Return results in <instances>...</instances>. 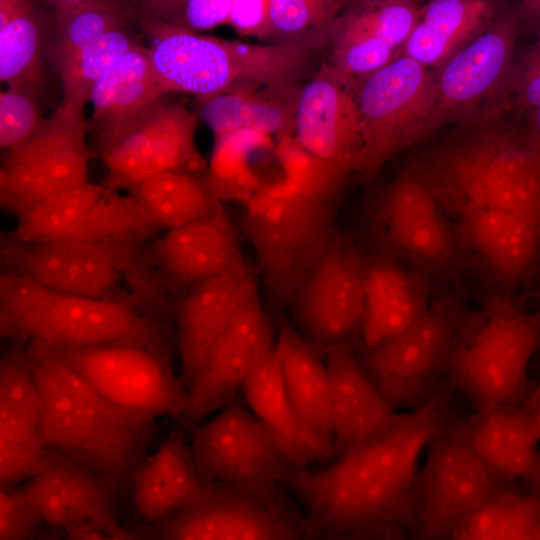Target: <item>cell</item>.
I'll return each mask as SVG.
<instances>
[{"instance_id": "cell-19", "label": "cell", "mask_w": 540, "mask_h": 540, "mask_svg": "<svg viewBox=\"0 0 540 540\" xmlns=\"http://www.w3.org/2000/svg\"><path fill=\"white\" fill-rule=\"evenodd\" d=\"M199 117L181 100L167 96L103 160L104 186L119 191L169 170L209 173L195 134Z\"/></svg>"}, {"instance_id": "cell-35", "label": "cell", "mask_w": 540, "mask_h": 540, "mask_svg": "<svg viewBox=\"0 0 540 540\" xmlns=\"http://www.w3.org/2000/svg\"><path fill=\"white\" fill-rule=\"evenodd\" d=\"M489 0H433L420 7L399 55L426 67H441L498 14Z\"/></svg>"}, {"instance_id": "cell-6", "label": "cell", "mask_w": 540, "mask_h": 540, "mask_svg": "<svg viewBox=\"0 0 540 540\" xmlns=\"http://www.w3.org/2000/svg\"><path fill=\"white\" fill-rule=\"evenodd\" d=\"M148 243L27 242L6 233L0 238L1 274L61 293L127 302L169 318L174 306L156 283Z\"/></svg>"}, {"instance_id": "cell-43", "label": "cell", "mask_w": 540, "mask_h": 540, "mask_svg": "<svg viewBox=\"0 0 540 540\" xmlns=\"http://www.w3.org/2000/svg\"><path fill=\"white\" fill-rule=\"evenodd\" d=\"M272 147L270 136L239 130L214 136L209 182L218 199L246 202L263 185L251 171L253 155Z\"/></svg>"}, {"instance_id": "cell-51", "label": "cell", "mask_w": 540, "mask_h": 540, "mask_svg": "<svg viewBox=\"0 0 540 540\" xmlns=\"http://www.w3.org/2000/svg\"><path fill=\"white\" fill-rule=\"evenodd\" d=\"M227 25L239 35L269 41L268 0H233Z\"/></svg>"}, {"instance_id": "cell-34", "label": "cell", "mask_w": 540, "mask_h": 540, "mask_svg": "<svg viewBox=\"0 0 540 540\" xmlns=\"http://www.w3.org/2000/svg\"><path fill=\"white\" fill-rule=\"evenodd\" d=\"M289 398L304 422L332 441L329 373L324 354L285 318L274 344Z\"/></svg>"}, {"instance_id": "cell-42", "label": "cell", "mask_w": 540, "mask_h": 540, "mask_svg": "<svg viewBox=\"0 0 540 540\" xmlns=\"http://www.w3.org/2000/svg\"><path fill=\"white\" fill-rule=\"evenodd\" d=\"M104 190L87 182L59 192L16 216L10 234L27 242L69 240Z\"/></svg>"}, {"instance_id": "cell-9", "label": "cell", "mask_w": 540, "mask_h": 540, "mask_svg": "<svg viewBox=\"0 0 540 540\" xmlns=\"http://www.w3.org/2000/svg\"><path fill=\"white\" fill-rule=\"evenodd\" d=\"M369 248L423 276L434 291L461 290L470 271L435 197L406 167L372 198L366 220Z\"/></svg>"}, {"instance_id": "cell-48", "label": "cell", "mask_w": 540, "mask_h": 540, "mask_svg": "<svg viewBox=\"0 0 540 540\" xmlns=\"http://www.w3.org/2000/svg\"><path fill=\"white\" fill-rule=\"evenodd\" d=\"M63 458L47 449L41 441L0 440V486L18 487Z\"/></svg>"}, {"instance_id": "cell-24", "label": "cell", "mask_w": 540, "mask_h": 540, "mask_svg": "<svg viewBox=\"0 0 540 540\" xmlns=\"http://www.w3.org/2000/svg\"><path fill=\"white\" fill-rule=\"evenodd\" d=\"M419 10L410 0L347 2L329 24L325 61L357 80L370 75L399 56Z\"/></svg>"}, {"instance_id": "cell-55", "label": "cell", "mask_w": 540, "mask_h": 540, "mask_svg": "<svg viewBox=\"0 0 540 540\" xmlns=\"http://www.w3.org/2000/svg\"><path fill=\"white\" fill-rule=\"evenodd\" d=\"M523 407L529 426L537 441L540 442V385L533 390Z\"/></svg>"}, {"instance_id": "cell-39", "label": "cell", "mask_w": 540, "mask_h": 540, "mask_svg": "<svg viewBox=\"0 0 540 540\" xmlns=\"http://www.w3.org/2000/svg\"><path fill=\"white\" fill-rule=\"evenodd\" d=\"M15 343L0 361V440L41 441L40 397L27 348Z\"/></svg>"}, {"instance_id": "cell-20", "label": "cell", "mask_w": 540, "mask_h": 540, "mask_svg": "<svg viewBox=\"0 0 540 540\" xmlns=\"http://www.w3.org/2000/svg\"><path fill=\"white\" fill-rule=\"evenodd\" d=\"M274 332L259 294L238 312L224 332L203 371L188 389V402L178 417L194 429L241 393L260 363L274 349Z\"/></svg>"}, {"instance_id": "cell-16", "label": "cell", "mask_w": 540, "mask_h": 540, "mask_svg": "<svg viewBox=\"0 0 540 540\" xmlns=\"http://www.w3.org/2000/svg\"><path fill=\"white\" fill-rule=\"evenodd\" d=\"M367 248L336 228L289 306L294 325L322 353L356 340L363 314Z\"/></svg>"}, {"instance_id": "cell-17", "label": "cell", "mask_w": 540, "mask_h": 540, "mask_svg": "<svg viewBox=\"0 0 540 540\" xmlns=\"http://www.w3.org/2000/svg\"><path fill=\"white\" fill-rule=\"evenodd\" d=\"M145 540H307L304 515L221 484H202L182 509L148 525Z\"/></svg>"}, {"instance_id": "cell-21", "label": "cell", "mask_w": 540, "mask_h": 540, "mask_svg": "<svg viewBox=\"0 0 540 540\" xmlns=\"http://www.w3.org/2000/svg\"><path fill=\"white\" fill-rule=\"evenodd\" d=\"M147 257L158 287L174 306L193 287L244 259L222 202L209 214L149 242Z\"/></svg>"}, {"instance_id": "cell-40", "label": "cell", "mask_w": 540, "mask_h": 540, "mask_svg": "<svg viewBox=\"0 0 540 540\" xmlns=\"http://www.w3.org/2000/svg\"><path fill=\"white\" fill-rule=\"evenodd\" d=\"M138 24L114 29L67 59L56 71L61 80V103L83 109L90 102L92 90L111 66L130 49L144 44Z\"/></svg>"}, {"instance_id": "cell-29", "label": "cell", "mask_w": 540, "mask_h": 540, "mask_svg": "<svg viewBox=\"0 0 540 540\" xmlns=\"http://www.w3.org/2000/svg\"><path fill=\"white\" fill-rule=\"evenodd\" d=\"M323 354L330 381L335 458L384 429L399 412L362 369L354 343L334 345Z\"/></svg>"}, {"instance_id": "cell-56", "label": "cell", "mask_w": 540, "mask_h": 540, "mask_svg": "<svg viewBox=\"0 0 540 540\" xmlns=\"http://www.w3.org/2000/svg\"><path fill=\"white\" fill-rule=\"evenodd\" d=\"M28 0H0V29L14 20L25 8Z\"/></svg>"}, {"instance_id": "cell-8", "label": "cell", "mask_w": 540, "mask_h": 540, "mask_svg": "<svg viewBox=\"0 0 540 540\" xmlns=\"http://www.w3.org/2000/svg\"><path fill=\"white\" fill-rule=\"evenodd\" d=\"M338 201L301 193L278 178L244 202L243 231L275 308L289 306L327 247L337 228Z\"/></svg>"}, {"instance_id": "cell-14", "label": "cell", "mask_w": 540, "mask_h": 540, "mask_svg": "<svg viewBox=\"0 0 540 540\" xmlns=\"http://www.w3.org/2000/svg\"><path fill=\"white\" fill-rule=\"evenodd\" d=\"M451 421L431 441L421 463L410 523L413 540L450 539L464 520L511 486L482 462Z\"/></svg>"}, {"instance_id": "cell-52", "label": "cell", "mask_w": 540, "mask_h": 540, "mask_svg": "<svg viewBox=\"0 0 540 540\" xmlns=\"http://www.w3.org/2000/svg\"><path fill=\"white\" fill-rule=\"evenodd\" d=\"M135 533L128 531L118 520L95 522L65 533V540H134Z\"/></svg>"}, {"instance_id": "cell-53", "label": "cell", "mask_w": 540, "mask_h": 540, "mask_svg": "<svg viewBox=\"0 0 540 540\" xmlns=\"http://www.w3.org/2000/svg\"><path fill=\"white\" fill-rule=\"evenodd\" d=\"M406 531L403 528L391 527L336 533L308 540H413Z\"/></svg>"}, {"instance_id": "cell-45", "label": "cell", "mask_w": 540, "mask_h": 540, "mask_svg": "<svg viewBox=\"0 0 540 540\" xmlns=\"http://www.w3.org/2000/svg\"><path fill=\"white\" fill-rule=\"evenodd\" d=\"M346 4L340 0H268L269 41L288 42L322 29Z\"/></svg>"}, {"instance_id": "cell-46", "label": "cell", "mask_w": 540, "mask_h": 540, "mask_svg": "<svg viewBox=\"0 0 540 540\" xmlns=\"http://www.w3.org/2000/svg\"><path fill=\"white\" fill-rule=\"evenodd\" d=\"M233 0H143L133 2L136 17L198 32L227 24Z\"/></svg>"}, {"instance_id": "cell-5", "label": "cell", "mask_w": 540, "mask_h": 540, "mask_svg": "<svg viewBox=\"0 0 540 540\" xmlns=\"http://www.w3.org/2000/svg\"><path fill=\"white\" fill-rule=\"evenodd\" d=\"M1 336L51 349L132 343L171 356L168 319L130 303L76 296L0 275Z\"/></svg>"}, {"instance_id": "cell-28", "label": "cell", "mask_w": 540, "mask_h": 540, "mask_svg": "<svg viewBox=\"0 0 540 540\" xmlns=\"http://www.w3.org/2000/svg\"><path fill=\"white\" fill-rule=\"evenodd\" d=\"M44 522L67 533L95 522L116 521L121 494L101 474L67 458L18 486Z\"/></svg>"}, {"instance_id": "cell-47", "label": "cell", "mask_w": 540, "mask_h": 540, "mask_svg": "<svg viewBox=\"0 0 540 540\" xmlns=\"http://www.w3.org/2000/svg\"><path fill=\"white\" fill-rule=\"evenodd\" d=\"M44 118L38 98L20 89L8 87L0 93V147L8 151L25 143Z\"/></svg>"}, {"instance_id": "cell-58", "label": "cell", "mask_w": 540, "mask_h": 540, "mask_svg": "<svg viewBox=\"0 0 540 540\" xmlns=\"http://www.w3.org/2000/svg\"><path fill=\"white\" fill-rule=\"evenodd\" d=\"M527 127L540 149V108L526 112Z\"/></svg>"}, {"instance_id": "cell-26", "label": "cell", "mask_w": 540, "mask_h": 540, "mask_svg": "<svg viewBox=\"0 0 540 540\" xmlns=\"http://www.w3.org/2000/svg\"><path fill=\"white\" fill-rule=\"evenodd\" d=\"M168 95L153 72L147 46L141 44L126 52L91 93L88 132L94 152L102 158Z\"/></svg>"}, {"instance_id": "cell-57", "label": "cell", "mask_w": 540, "mask_h": 540, "mask_svg": "<svg viewBox=\"0 0 540 540\" xmlns=\"http://www.w3.org/2000/svg\"><path fill=\"white\" fill-rule=\"evenodd\" d=\"M528 492L540 498V449H538L533 470L525 481Z\"/></svg>"}, {"instance_id": "cell-50", "label": "cell", "mask_w": 540, "mask_h": 540, "mask_svg": "<svg viewBox=\"0 0 540 540\" xmlns=\"http://www.w3.org/2000/svg\"><path fill=\"white\" fill-rule=\"evenodd\" d=\"M508 90L515 94V103L521 111L540 108V34L515 62Z\"/></svg>"}, {"instance_id": "cell-4", "label": "cell", "mask_w": 540, "mask_h": 540, "mask_svg": "<svg viewBox=\"0 0 540 540\" xmlns=\"http://www.w3.org/2000/svg\"><path fill=\"white\" fill-rule=\"evenodd\" d=\"M160 85L205 99L237 88L302 83L328 43V26L298 39L252 44L137 17Z\"/></svg>"}, {"instance_id": "cell-15", "label": "cell", "mask_w": 540, "mask_h": 540, "mask_svg": "<svg viewBox=\"0 0 540 540\" xmlns=\"http://www.w3.org/2000/svg\"><path fill=\"white\" fill-rule=\"evenodd\" d=\"M84 110L60 103L0 172L2 207L16 216L64 190L87 183L91 149Z\"/></svg>"}, {"instance_id": "cell-2", "label": "cell", "mask_w": 540, "mask_h": 540, "mask_svg": "<svg viewBox=\"0 0 540 540\" xmlns=\"http://www.w3.org/2000/svg\"><path fill=\"white\" fill-rule=\"evenodd\" d=\"M406 168L453 220L498 209L540 227V149L527 125L502 111L469 119Z\"/></svg>"}, {"instance_id": "cell-37", "label": "cell", "mask_w": 540, "mask_h": 540, "mask_svg": "<svg viewBox=\"0 0 540 540\" xmlns=\"http://www.w3.org/2000/svg\"><path fill=\"white\" fill-rule=\"evenodd\" d=\"M126 191L165 230L191 223L222 202L210 185L209 173L187 170L159 173Z\"/></svg>"}, {"instance_id": "cell-31", "label": "cell", "mask_w": 540, "mask_h": 540, "mask_svg": "<svg viewBox=\"0 0 540 540\" xmlns=\"http://www.w3.org/2000/svg\"><path fill=\"white\" fill-rule=\"evenodd\" d=\"M241 395L295 467L334 458L333 443L314 432L294 408L274 349L243 385Z\"/></svg>"}, {"instance_id": "cell-13", "label": "cell", "mask_w": 540, "mask_h": 540, "mask_svg": "<svg viewBox=\"0 0 540 540\" xmlns=\"http://www.w3.org/2000/svg\"><path fill=\"white\" fill-rule=\"evenodd\" d=\"M44 348L67 363L100 396L121 410L155 419L171 417L177 420L187 406L188 390L180 375L174 372L171 356L149 347L111 343Z\"/></svg>"}, {"instance_id": "cell-41", "label": "cell", "mask_w": 540, "mask_h": 540, "mask_svg": "<svg viewBox=\"0 0 540 540\" xmlns=\"http://www.w3.org/2000/svg\"><path fill=\"white\" fill-rule=\"evenodd\" d=\"M162 227L130 195L105 187L69 240L145 243Z\"/></svg>"}, {"instance_id": "cell-30", "label": "cell", "mask_w": 540, "mask_h": 540, "mask_svg": "<svg viewBox=\"0 0 540 540\" xmlns=\"http://www.w3.org/2000/svg\"><path fill=\"white\" fill-rule=\"evenodd\" d=\"M451 426L482 462L503 482L526 481L539 443L523 405H496L475 409Z\"/></svg>"}, {"instance_id": "cell-59", "label": "cell", "mask_w": 540, "mask_h": 540, "mask_svg": "<svg viewBox=\"0 0 540 540\" xmlns=\"http://www.w3.org/2000/svg\"><path fill=\"white\" fill-rule=\"evenodd\" d=\"M32 540H65V533L62 530L47 526Z\"/></svg>"}, {"instance_id": "cell-22", "label": "cell", "mask_w": 540, "mask_h": 540, "mask_svg": "<svg viewBox=\"0 0 540 540\" xmlns=\"http://www.w3.org/2000/svg\"><path fill=\"white\" fill-rule=\"evenodd\" d=\"M452 226L470 271L483 276L492 292L508 294L540 276L539 226L498 209L468 212Z\"/></svg>"}, {"instance_id": "cell-32", "label": "cell", "mask_w": 540, "mask_h": 540, "mask_svg": "<svg viewBox=\"0 0 540 540\" xmlns=\"http://www.w3.org/2000/svg\"><path fill=\"white\" fill-rule=\"evenodd\" d=\"M303 83L231 89L201 99L198 117L214 136L253 130L277 139L294 136Z\"/></svg>"}, {"instance_id": "cell-44", "label": "cell", "mask_w": 540, "mask_h": 540, "mask_svg": "<svg viewBox=\"0 0 540 540\" xmlns=\"http://www.w3.org/2000/svg\"><path fill=\"white\" fill-rule=\"evenodd\" d=\"M540 498L511 486L464 520L450 537L468 540H532Z\"/></svg>"}, {"instance_id": "cell-23", "label": "cell", "mask_w": 540, "mask_h": 540, "mask_svg": "<svg viewBox=\"0 0 540 540\" xmlns=\"http://www.w3.org/2000/svg\"><path fill=\"white\" fill-rule=\"evenodd\" d=\"M257 294V273L243 259L196 285L176 303L174 334L179 375L187 390L240 309Z\"/></svg>"}, {"instance_id": "cell-62", "label": "cell", "mask_w": 540, "mask_h": 540, "mask_svg": "<svg viewBox=\"0 0 540 540\" xmlns=\"http://www.w3.org/2000/svg\"><path fill=\"white\" fill-rule=\"evenodd\" d=\"M448 540H468V539H465V538H461V537H452Z\"/></svg>"}, {"instance_id": "cell-33", "label": "cell", "mask_w": 540, "mask_h": 540, "mask_svg": "<svg viewBox=\"0 0 540 540\" xmlns=\"http://www.w3.org/2000/svg\"><path fill=\"white\" fill-rule=\"evenodd\" d=\"M201 486L189 443L173 431L143 459L130 493L137 513L150 525L186 506Z\"/></svg>"}, {"instance_id": "cell-27", "label": "cell", "mask_w": 540, "mask_h": 540, "mask_svg": "<svg viewBox=\"0 0 540 540\" xmlns=\"http://www.w3.org/2000/svg\"><path fill=\"white\" fill-rule=\"evenodd\" d=\"M423 276L395 257L367 247L364 303L357 351L375 348L398 335L436 296Z\"/></svg>"}, {"instance_id": "cell-49", "label": "cell", "mask_w": 540, "mask_h": 540, "mask_svg": "<svg viewBox=\"0 0 540 540\" xmlns=\"http://www.w3.org/2000/svg\"><path fill=\"white\" fill-rule=\"evenodd\" d=\"M47 526L19 487H0V540H32Z\"/></svg>"}, {"instance_id": "cell-10", "label": "cell", "mask_w": 540, "mask_h": 540, "mask_svg": "<svg viewBox=\"0 0 540 540\" xmlns=\"http://www.w3.org/2000/svg\"><path fill=\"white\" fill-rule=\"evenodd\" d=\"M469 312L462 291L442 292L398 335L356 350L362 369L394 410L421 407L444 384L453 342Z\"/></svg>"}, {"instance_id": "cell-11", "label": "cell", "mask_w": 540, "mask_h": 540, "mask_svg": "<svg viewBox=\"0 0 540 540\" xmlns=\"http://www.w3.org/2000/svg\"><path fill=\"white\" fill-rule=\"evenodd\" d=\"M357 103L364 138L359 169L363 177L374 176L444 121L436 77L403 55L357 80Z\"/></svg>"}, {"instance_id": "cell-54", "label": "cell", "mask_w": 540, "mask_h": 540, "mask_svg": "<svg viewBox=\"0 0 540 540\" xmlns=\"http://www.w3.org/2000/svg\"><path fill=\"white\" fill-rule=\"evenodd\" d=\"M520 19L521 29L531 30L535 35L540 34V0L520 1L515 7Z\"/></svg>"}, {"instance_id": "cell-36", "label": "cell", "mask_w": 540, "mask_h": 540, "mask_svg": "<svg viewBox=\"0 0 540 540\" xmlns=\"http://www.w3.org/2000/svg\"><path fill=\"white\" fill-rule=\"evenodd\" d=\"M45 57L57 70L67 59L100 36L137 24L133 2L119 0H53Z\"/></svg>"}, {"instance_id": "cell-12", "label": "cell", "mask_w": 540, "mask_h": 540, "mask_svg": "<svg viewBox=\"0 0 540 540\" xmlns=\"http://www.w3.org/2000/svg\"><path fill=\"white\" fill-rule=\"evenodd\" d=\"M191 457L202 484L237 489L265 504L297 468L249 409L241 393L193 429Z\"/></svg>"}, {"instance_id": "cell-1", "label": "cell", "mask_w": 540, "mask_h": 540, "mask_svg": "<svg viewBox=\"0 0 540 540\" xmlns=\"http://www.w3.org/2000/svg\"><path fill=\"white\" fill-rule=\"evenodd\" d=\"M445 383L421 407L399 412L369 439L318 469L296 468L285 484L305 510L308 539L381 528L410 532L421 463L452 420Z\"/></svg>"}, {"instance_id": "cell-7", "label": "cell", "mask_w": 540, "mask_h": 540, "mask_svg": "<svg viewBox=\"0 0 540 540\" xmlns=\"http://www.w3.org/2000/svg\"><path fill=\"white\" fill-rule=\"evenodd\" d=\"M539 347L540 310H524L510 295L491 292L460 327L444 381L475 409L523 405L533 392L528 367Z\"/></svg>"}, {"instance_id": "cell-60", "label": "cell", "mask_w": 540, "mask_h": 540, "mask_svg": "<svg viewBox=\"0 0 540 540\" xmlns=\"http://www.w3.org/2000/svg\"><path fill=\"white\" fill-rule=\"evenodd\" d=\"M532 540H540V504H539V509H538V514H537V519L535 523Z\"/></svg>"}, {"instance_id": "cell-18", "label": "cell", "mask_w": 540, "mask_h": 540, "mask_svg": "<svg viewBox=\"0 0 540 540\" xmlns=\"http://www.w3.org/2000/svg\"><path fill=\"white\" fill-rule=\"evenodd\" d=\"M294 138L310 155L348 180L359 174L364 138L357 103V79L325 60L304 84Z\"/></svg>"}, {"instance_id": "cell-61", "label": "cell", "mask_w": 540, "mask_h": 540, "mask_svg": "<svg viewBox=\"0 0 540 540\" xmlns=\"http://www.w3.org/2000/svg\"><path fill=\"white\" fill-rule=\"evenodd\" d=\"M134 540H145V538L143 537L142 533H135Z\"/></svg>"}, {"instance_id": "cell-3", "label": "cell", "mask_w": 540, "mask_h": 540, "mask_svg": "<svg viewBox=\"0 0 540 540\" xmlns=\"http://www.w3.org/2000/svg\"><path fill=\"white\" fill-rule=\"evenodd\" d=\"M26 348L40 397L42 444L106 477L121 494L131 492L156 436V419L114 406L44 347Z\"/></svg>"}, {"instance_id": "cell-25", "label": "cell", "mask_w": 540, "mask_h": 540, "mask_svg": "<svg viewBox=\"0 0 540 540\" xmlns=\"http://www.w3.org/2000/svg\"><path fill=\"white\" fill-rule=\"evenodd\" d=\"M521 23L515 8L499 12L453 54L436 77L444 120L470 112L503 86H509Z\"/></svg>"}, {"instance_id": "cell-38", "label": "cell", "mask_w": 540, "mask_h": 540, "mask_svg": "<svg viewBox=\"0 0 540 540\" xmlns=\"http://www.w3.org/2000/svg\"><path fill=\"white\" fill-rule=\"evenodd\" d=\"M50 11L27 1L22 12L0 29V80L37 98L44 83L43 63Z\"/></svg>"}]
</instances>
